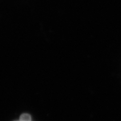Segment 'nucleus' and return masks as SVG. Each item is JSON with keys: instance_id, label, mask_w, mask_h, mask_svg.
<instances>
[{"instance_id": "nucleus-1", "label": "nucleus", "mask_w": 121, "mask_h": 121, "mask_svg": "<svg viewBox=\"0 0 121 121\" xmlns=\"http://www.w3.org/2000/svg\"><path fill=\"white\" fill-rule=\"evenodd\" d=\"M19 120L22 121H31V116L27 113H23L20 117Z\"/></svg>"}, {"instance_id": "nucleus-2", "label": "nucleus", "mask_w": 121, "mask_h": 121, "mask_svg": "<svg viewBox=\"0 0 121 121\" xmlns=\"http://www.w3.org/2000/svg\"><path fill=\"white\" fill-rule=\"evenodd\" d=\"M20 121V120H19V121Z\"/></svg>"}]
</instances>
